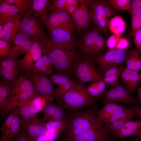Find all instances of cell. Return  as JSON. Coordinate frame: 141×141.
I'll return each instance as SVG.
<instances>
[{
  "label": "cell",
  "mask_w": 141,
  "mask_h": 141,
  "mask_svg": "<svg viewBox=\"0 0 141 141\" xmlns=\"http://www.w3.org/2000/svg\"><path fill=\"white\" fill-rule=\"evenodd\" d=\"M98 107L95 105L84 110H70L66 113L64 129L59 135L65 140L76 137L97 125L95 123Z\"/></svg>",
  "instance_id": "cell-1"
},
{
  "label": "cell",
  "mask_w": 141,
  "mask_h": 141,
  "mask_svg": "<svg viewBox=\"0 0 141 141\" xmlns=\"http://www.w3.org/2000/svg\"><path fill=\"white\" fill-rule=\"evenodd\" d=\"M43 53L51 59L54 73L72 78L74 64L79 55L76 49H64L50 43L48 39L43 44Z\"/></svg>",
  "instance_id": "cell-2"
},
{
  "label": "cell",
  "mask_w": 141,
  "mask_h": 141,
  "mask_svg": "<svg viewBox=\"0 0 141 141\" xmlns=\"http://www.w3.org/2000/svg\"><path fill=\"white\" fill-rule=\"evenodd\" d=\"M38 96L32 82L22 72L12 85L10 100L5 110L2 112V116L4 117L15 107L31 102Z\"/></svg>",
  "instance_id": "cell-3"
},
{
  "label": "cell",
  "mask_w": 141,
  "mask_h": 141,
  "mask_svg": "<svg viewBox=\"0 0 141 141\" xmlns=\"http://www.w3.org/2000/svg\"><path fill=\"white\" fill-rule=\"evenodd\" d=\"M72 76L74 80L83 85L88 82L102 81L103 78V74L93 60L81 55L74 64Z\"/></svg>",
  "instance_id": "cell-4"
},
{
  "label": "cell",
  "mask_w": 141,
  "mask_h": 141,
  "mask_svg": "<svg viewBox=\"0 0 141 141\" xmlns=\"http://www.w3.org/2000/svg\"><path fill=\"white\" fill-rule=\"evenodd\" d=\"M74 80L73 86L63 98L65 108L68 111L79 110L95 105L96 99L89 95L85 85Z\"/></svg>",
  "instance_id": "cell-5"
},
{
  "label": "cell",
  "mask_w": 141,
  "mask_h": 141,
  "mask_svg": "<svg viewBox=\"0 0 141 141\" xmlns=\"http://www.w3.org/2000/svg\"><path fill=\"white\" fill-rule=\"evenodd\" d=\"M24 71L32 82L38 96H46L55 99L56 89L49 75L38 73L31 68Z\"/></svg>",
  "instance_id": "cell-6"
},
{
  "label": "cell",
  "mask_w": 141,
  "mask_h": 141,
  "mask_svg": "<svg viewBox=\"0 0 141 141\" xmlns=\"http://www.w3.org/2000/svg\"><path fill=\"white\" fill-rule=\"evenodd\" d=\"M126 54L125 50L114 49L99 55L93 61L103 75L109 68L122 65Z\"/></svg>",
  "instance_id": "cell-7"
},
{
  "label": "cell",
  "mask_w": 141,
  "mask_h": 141,
  "mask_svg": "<svg viewBox=\"0 0 141 141\" xmlns=\"http://www.w3.org/2000/svg\"><path fill=\"white\" fill-rule=\"evenodd\" d=\"M22 19L21 30L25 33L43 43L47 40L43 26L36 16L25 13Z\"/></svg>",
  "instance_id": "cell-8"
},
{
  "label": "cell",
  "mask_w": 141,
  "mask_h": 141,
  "mask_svg": "<svg viewBox=\"0 0 141 141\" xmlns=\"http://www.w3.org/2000/svg\"><path fill=\"white\" fill-rule=\"evenodd\" d=\"M102 96L104 105L110 102L122 103L133 107L139 102L119 83L113 88L105 91Z\"/></svg>",
  "instance_id": "cell-9"
},
{
  "label": "cell",
  "mask_w": 141,
  "mask_h": 141,
  "mask_svg": "<svg viewBox=\"0 0 141 141\" xmlns=\"http://www.w3.org/2000/svg\"><path fill=\"white\" fill-rule=\"evenodd\" d=\"M22 71V59L13 57L0 60V75L11 85L16 81Z\"/></svg>",
  "instance_id": "cell-10"
},
{
  "label": "cell",
  "mask_w": 141,
  "mask_h": 141,
  "mask_svg": "<svg viewBox=\"0 0 141 141\" xmlns=\"http://www.w3.org/2000/svg\"><path fill=\"white\" fill-rule=\"evenodd\" d=\"M50 36L48 37L50 43L61 48L68 50L76 49L77 44L68 30L61 28L52 29L48 32Z\"/></svg>",
  "instance_id": "cell-11"
},
{
  "label": "cell",
  "mask_w": 141,
  "mask_h": 141,
  "mask_svg": "<svg viewBox=\"0 0 141 141\" xmlns=\"http://www.w3.org/2000/svg\"><path fill=\"white\" fill-rule=\"evenodd\" d=\"M44 26L48 32L54 28H61L73 33L76 28L72 16L64 11L50 12Z\"/></svg>",
  "instance_id": "cell-12"
},
{
  "label": "cell",
  "mask_w": 141,
  "mask_h": 141,
  "mask_svg": "<svg viewBox=\"0 0 141 141\" xmlns=\"http://www.w3.org/2000/svg\"><path fill=\"white\" fill-rule=\"evenodd\" d=\"M114 137L103 125H97L73 138L62 141H111Z\"/></svg>",
  "instance_id": "cell-13"
},
{
  "label": "cell",
  "mask_w": 141,
  "mask_h": 141,
  "mask_svg": "<svg viewBox=\"0 0 141 141\" xmlns=\"http://www.w3.org/2000/svg\"><path fill=\"white\" fill-rule=\"evenodd\" d=\"M22 125L26 130L28 141H35L38 137L46 135L47 132L45 123L38 116L22 121Z\"/></svg>",
  "instance_id": "cell-14"
},
{
  "label": "cell",
  "mask_w": 141,
  "mask_h": 141,
  "mask_svg": "<svg viewBox=\"0 0 141 141\" xmlns=\"http://www.w3.org/2000/svg\"><path fill=\"white\" fill-rule=\"evenodd\" d=\"M52 0H30L25 13L36 16L44 26L50 13Z\"/></svg>",
  "instance_id": "cell-15"
},
{
  "label": "cell",
  "mask_w": 141,
  "mask_h": 141,
  "mask_svg": "<svg viewBox=\"0 0 141 141\" xmlns=\"http://www.w3.org/2000/svg\"><path fill=\"white\" fill-rule=\"evenodd\" d=\"M91 0H81L80 5L72 16L76 28L78 31L86 30L88 28L91 19L89 7Z\"/></svg>",
  "instance_id": "cell-16"
},
{
  "label": "cell",
  "mask_w": 141,
  "mask_h": 141,
  "mask_svg": "<svg viewBox=\"0 0 141 141\" xmlns=\"http://www.w3.org/2000/svg\"><path fill=\"white\" fill-rule=\"evenodd\" d=\"M99 30L96 27L93 28L86 31L82 36L77 46L81 55L92 60L93 51L96 40L100 34Z\"/></svg>",
  "instance_id": "cell-17"
},
{
  "label": "cell",
  "mask_w": 141,
  "mask_h": 141,
  "mask_svg": "<svg viewBox=\"0 0 141 141\" xmlns=\"http://www.w3.org/2000/svg\"><path fill=\"white\" fill-rule=\"evenodd\" d=\"M50 76L52 83L58 85L55 94L57 103L64 105L63 97L73 86L74 80L72 78L63 75L52 73Z\"/></svg>",
  "instance_id": "cell-18"
},
{
  "label": "cell",
  "mask_w": 141,
  "mask_h": 141,
  "mask_svg": "<svg viewBox=\"0 0 141 141\" xmlns=\"http://www.w3.org/2000/svg\"><path fill=\"white\" fill-rule=\"evenodd\" d=\"M31 37L24 33L21 30L16 35L12 44L10 54L8 57H17L26 53L32 44Z\"/></svg>",
  "instance_id": "cell-19"
},
{
  "label": "cell",
  "mask_w": 141,
  "mask_h": 141,
  "mask_svg": "<svg viewBox=\"0 0 141 141\" xmlns=\"http://www.w3.org/2000/svg\"><path fill=\"white\" fill-rule=\"evenodd\" d=\"M51 100L48 101L42 110L43 121L47 122L56 121H65L67 118L64 105L55 103Z\"/></svg>",
  "instance_id": "cell-20"
},
{
  "label": "cell",
  "mask_w": 141,
  "mask_h": 141,
  "mask_svg": "<svg viewBox=\"0 0 141 141\" xmlns=\"http://www.w3.org/2000/svg\"><path fill=\"white\" fill-rule=\"evenodd\" d=\"M43 54L42 43L33 38L30 49L22 59L23 71L33 66Z\"/></svg>",
  "instance_id": "cell-21"
},
{
  "label": "cell",
  "mask_w": 141,
  "mask_h": 141,
  "mask_svg": "<svg viewBox=\"0 0 141 141\" xmlns=\"http://www.w3.org/2000/svg\"><path fill=\"white\" fill-rule=\"evenodd\" d=\"M119 69L122 81L126 89L130 94L134 92L141 81L138 72L120 65Z\"/></svg>",
  "instance_id": "cell-22"
},
{
  "label": "cell",
  "mask_w": 141,
  "mask_h": 141,
  "mask_svg": "<svg viewBox=\"0 0 141 141\" xmlns=\"http://www.w3.org/2000/svg\"><path fill=\"white\" fill-rule=\"evenodd\" d=\"M22 16L20 14L4 24L0 33V39H2L12 44L16 35L21 30Z\"/></svg>",
  "instance_id": "cell-23"
},
{
  "label": "cell",
  "mask_w": 141,
  "mask_h": 141,
  "mask_svg": "<svg viewBox=\"0 0 141 141\" xmlns=\"http://www.w3.org/2000/svg\"><path fill=\"white\" fill-rule=\"evenodd\" d=\"M124 105L114 102H110L104 105L97 113L95 123L97 125H103L104 121L115 114L128 109Z\"/></svg>",
  "instance_id": "cell-24"
},
{
  "label": "cell",
  "mask_w": 141,
  "mask_h": 141,
  "mask_svg": "<svg viewBox=\"0 0 141 141\" xmlns=\"http://www.w3.org/2000/svg\"><path fill=\"white\" fill-rule=\"evenodd\" d=\"M90 12L103 17L109 21L113 14L112 8L103 0H91Z\"/></svg>",
  "instance_id": "cell-25"
},
{
  "label": "cell",
  "mask_w": 141,
  "mask_h": 141,
  "mask_svg": "<svg viewBox=\"0 0 141 141\" xmlns=\"http://www.w3.org/2000/svg\"><path fill=\"white\" fill-rule=\"evenodd\" d=\"M141 126V121H130L126 123L119 130L112 135L116 138L123 139L134 136Z\"/></svg>",
  "instance_id": "cell-26"
},
{
  "label": "cell",
  "mask_w": 141,
  "mask_h": 141,
  "mask_svg": "<svg viewBox=\"0 0 141 141\" xmlns=\"http://www.w3.org/2000/svg\"><path fill=\"white\" fill-rule=\"evenodd\" d=\"M19 10L14 5L0 0V22L5 24L19 14Z\"/></svg>",
  "instance_id": "cell-27"
},
{
  "label": "cell",
  "mask_w": 141,
  "mask_h": 141,
  "mask_svg": "<svg viewBox=\"0 0 141 141\" xmlns=\"http://www.w3.org/2000/svg\"><path fill=\"white\" fill-rule=\"evenodd\" d=\"M125 61L128 69L138 72L141 70V54L136 48L127 52Z\"/></svg>",
  "instance_id": "cell-28"
},
{
  "label": "cell",
  "mask_w": 141,
  "mask_h": 141,
  "mask_svg": "<svg viewBox=\"0 0 141 141\" xmlns=\"http://www.w3.org/2000/svg\"><path fill=\"white\" fill-rule=\"evenodd\" d=\"M12 85L5 79L0 80V109L2 112L6 109L10 100Z\"/></svg>",
  "instance_id": "cell-29"
},
{
  "label": "cell",
  "mask_w": 141,
  "mask_h": 141,
  "mask_svg": "<svg viewBox=\"0 0 141 141\" xmlns=\"http://www.w3.org/2000/svg\"><path fill=\"white\" fill-rule=\"evenodd\" d=\"M30 68L38 73L46 75H50L53 72L52 61L48 56L44 53Z\"/></svg>",
  "instance_id": "cell-30"
},
{
  "label": "cell",
  "mask_w": 141,
  "mask_h": 141,
  "mask_svg": "<svg viewBox=\"0 0 141 141\" xmlns=\"http://www.w3.org/2000/svg\"><path fill=\"white\" fill-rule=\"evenodd\" d=\"M66 123L64 121H56L45 123L47 130L46 135L48 137L55 139L59 137L63 131Z\"/></svg>",
  "instance_id": "cell-31"
},
{
  "label": "cell",
  "mask_w": 141,
  "mask_h": 141,
  "mask_svg": "<svg viewBox=\"0 0 141 141\" xmlns=\"http://www.w3.org/2000/svg\"><path fill=\"white\" fill-rule=\"evenodd\" d=\"M31 102L23 104L16 107L18 114L22 121L35 116L39 112L32 105Z\"/></svg>",
  "instance_id": "cell-32"
},
{
  "label": "cell",
  "mask_w": 141,
  "mask_h": 141,
  "mask_svg": "<svg viewBox=\"0 0 141 141\" xmlns=\"http://www.w3.org/2000/svg\"><path fill=\"white\" fill-rule=\"evenodd\" d=\"M108 28L113 34L120 35L125 31L126 25L121 16L118 15L110 19L109 23Z\"/></svg>",
  "instance_id": "cell-33"
},
{
  "label": "cell",
  "mask_w": 141,
  "mask_h": 141,
  "mask_svg": "<svg viewBox=\"0 0 141 141\" xmlns=\"http://www.w3.org/2000/svg\"><path fill=\"white\" fill-rule=\"evenodd\" d=\"M105 83L103 80L93 82L86 86L89 95L95 99L101 96L105 91Z\"/></svg>",
  "instance_id": "cell-34"
},
{
  "label": "cell",
  "mask_w": 141,
  "mask_h": 141,
  "mask_svg": "<svg viewBox=\"0 0 141 141\" xmlns=\"http://www.w3.org/2000/svg\"><path fill=\"white\" fill-rule=\"evenodd\" d=\"M135 116L131 107L118 113L104 121L103 124H109L121 120H132Z\"/></svg>",
  "instance_id": "cell-35"
},
{
  "label": "cell",
  "mask_w": 141,
  "mask_h": 141,
  "mask_svg": "<svg viewBox=\"0 0 141 141\" xmlns=\"http://www.w3.org/2000/svg\"><path fill=\"white\" fill-rule=\"evenodd\" d=\"M19 116L18 115L15 116L9 132L5 134L2 135V137L12 138L18 134L22 128V120Z\"/></svg>",
  "instance_id": "cell-36"
},
{
  "label": "cell",
  "mask_w": 141,
  "mask_h": 141,
  "mask_svg": "<svg viewBox=\"0 0 141 141\" xmlns=\"http://www.w3.org/2000/svg\"><path fill=\"white\" fill-rule=\"evenodd\" d=\"M17 115H19L17 108L16 107L11 111L5 121L1 124L0 130L2 135L5 134L8 132L14 118Z\"/></svg>",
  "instance_id": "cell-37"
},
{
  "label": "cell",
  "mask_w": 141,
  "mask_h": 141,
  "mask_svg": "<svg viewBox=\"0 0 141 141\" xmlns=\"http://www.w3.org/2000/svg\"><path fill=\"white\" fill-rule=\"evenodd\" d=\"M131 1L130 0H108L107 2L111 8L119 11L129 10Z\"/></svg>",
  "instance_id": "cell-38"
},
{
  "label": "cell",
  "mask_w": 141,
  "mask_h": 141,
  "mask_svg": "<svg viewBox=\"0 0 141 141\" xmlns=\"http://www.w3.org/2000/svg\"><path fill=\"white\" fill-rule=\"evenodd\" d=\"M54 99L51 97L46 96H41L35 98L31 102L32 105L37 109L40 112L42 111L48 102Z\"/></svg>",
  "instance_id": "cell-39"
},
{
  "label": "cell",
  "mask_w": 141,
  "mask_h": 141,
  "mask_svg": "<svg viewBox=\"0 0 141 141\" xmlns=\"http://www.w3.org/2000/svg\"><path fill=\"white\" fill-rule=\"evenodd\" d=\"M67 6L66 0H52L50 12L61 11H67Z\"/></svg>",
  "instance_id": "cell-40"
},
{
  "label": "cell",
  "mask_w": 141,
  "mask_h": 141,
  "mask_svg": "<svg viewBox=\"0 0 141 141\" xmlns=\"http://www.w3.org/2000/svg\"><path fill=\"white\" fill-rule=\"evenodd\" d=\"M7 41L0 39V60L7 58L9 55L11 47Z\"/></svg>",
  "instance_id": "cell-41"
},
{
  "label": "cell",
  "mask_w": 141,
  "mask_h": 141,
  "mask_svg": "<svg viewBox=\"0 0 141 141\" xmlns=\"http://www.w3.org/2000/svg\"><path fill=\"white\" fill-rule=\"evenodd\" d=\"M132 16V28L129 36L130 39L133 36L135 32L141 28V15Z\"/></svg>",
  "instance_id": "cell-42"
},
{
  "label": "cell",
  "mask_w": 141,
  "mask_h": 141,
  "mask_svg": "<svg viewBox=\"0 0 141 141\" xmlns=\"http://www.w3.org/2000/svg\"><path fill=\"white\" fill-rule=\"evenodd\" d=\"M129 10L132 15H141V0H131Z\"/></svg>",
  "instance_id": "cell-43"
},
{
  "label": "cell",
  "mask_w": 141,
  "mask_h": 141,
  "mask_svg": "<svg viewBox=\"0 0 141 141\" xmlns=\"http://www.w3.org/2000/svg\"><path fill=\"white\" fill-rule=\"evenodd\" d=\"M30 0H15L14 3L17 8L19 13L22 16L25 14Z\"/></svg>",
  "instance_id": "cell-44"
},
{
  "label": "cell",
  "mask_w": 141,
  "mask_h": 141,
  "mask_svg": "<svg viewBox=\"0 0 141 141\" xmlns=\"http://www.w3.org/2000/svg\"><path fill=\"white\" fill-rule=\"evenodd\" d=\"M120 35L113 34L110 36L106 41V46L109 49H115L116 46L119 39Z\"/></svg>",
  "instance_id": "cell-45"
},
{
  "label": "cell",
  "mask_w": 141,
  "mask_h": 141,
  "mask_svg": "<svg viewBox=\"0 0 141 141\" xmlns=\"http://www.w3.org/2000/svg\"><path fill=\"white\" fill-rule=\"evenodd\" d=\"M120 75H114L103 77V81L105 84H111L110 89H112L119 83L118 80Z\"/></svg>",
  "instance_id": "cell-46"
},
{
  "label": "cell",
  "mask_w": 141,
  "mask_h": 141,
  "mask_svg": "<svg viewBox=\"0 0 141 141\" xmlns=\"http://www.w3.org/2000/svg\"><path fill=\"white\" fill-rule=\"evenodd\" d=\"M133 37L136 48L141 54V28L135 32Z\"/></svg>",
  "instance_id": "cell-47"
},
{
  "label": "cell",
  "mask_w": 141,
  "mask_h": 141,
  "mask_svg": "<svg viewBox=\"0 0 141 141\" xmlns=\"http://www.w3.org/2000/svg\"><path fill=\"white\" fill-rule=\"evenodd\" d=\"M130 45L128 40L125 38H120L116 46L115 49L124 50Z\"/></svg>",
  "instance_id": "cell-48"
},
{
  "label": "cell",
  "mask_w": 141,
  "mask_h": 141,
  "mask_svg": "<svg viewBox=\"0 0 141 141\" xmlns=\"http://www.w3.org/2000/svg\"><path fill=\"white\" fill-rule=\"evenodd\" d=\"M14 141H28L27 132L24 127L22 126L21 130L15 137Z\"/></svg>",
  "instance_id": "cell-49"
},
{
  "label": "cell",
  "mask_w": 141,
  "mask_h": 141,
  "mask_svg": "<svg viewBox=\"0 0 141 141\" xmlns=\"http://www.w3.org/2000/svg\"><path fill=\"white\" fill-rule=\"evenodd\" d=\"M114 75H120L119 68L117 67H113L107 70L103 74V77Z\"/></svg>",
  "instance_id": "cell-50"
},
{
  "label": "cell",
  "mask_w": 141,
  "mask_h": 141,
  "mask_svg": "<svg viewBox=\"0 0 141 141\" xmlns=\"http://www.w3.org/2000/svg\"><path fill=\"white\" fill-rule=\"evenodd\" d=\"M134 113L135 117H138L141 118V106L138 104L131 107Z\"/></svg>",
  "instance_id": "cell-51"
},
{
  "label": "cell",
  "mask_w": 141,
  "mask_h": 141,
  "mask_svg": "<svg viewBox=\"0 0 141 141\" xmlns=\"http://www.w3.org/2000/svg\"><path fill=\"white\" fill-rule=\"evenodd\" d=\"M77 7L74 5H68V4L67 11L70 14L72 17Z\"/></svg>",
  "instance_id": "cell-52"
},
{
  "label": "cell",
  "mask_w": 141,
  "mask_h": 141,
  "mask_svg": "<svg viewBox=\"0 0 141 141\" xmlns=\"http://www.w3.org/2000/svg\"><path fill=\"white\" fill-rule=\"evenodd\" d=\"M80 0H66L67 3L68 5H73L78 7V5Z\"/></svg>",
  "instance_id": "cell-53"
},
{
  "label": "cell",
  "mask_w": 141,
  "mask_h": 141,
  "mask_svg": "<svg viewBox=\"0 0 141 141\" xmlns=\"http://www.w3.org/2000/svg\"><path fill=\"white\" fill-rule=\"evenodd\" d=\"M134 136L137 141L141 140V126L138 132Z\"/></svg>",
  "instance_id": "cell-54"
},
{
  "label": "cell",
  "mask_w": 141,
  "mask_h": 141,
  "mask_svg": "<svg viewBox=\"0 0 141 141\" xmlns=\"http://www.w3.org/2000/svg\"><path fill=\"white\" fill-rule=\"evenodd\" d=\"M15 137L12 138L1 137L0 141H14Z\"/></svg>",
  "instance_id": "cell-55"
},
{
  "label": "cell",
  "mask_w": 141,
  "mask_h": 141,
  "mask_svg": "<svg viewBox=\"0 0 141 141\" xmlns=\"http://www.w3.org/2000/svg\"><path fill=\"white\" fill-rule=\"evenodd\" d=\"M137 91L138 94L137 99L139 102H141V87L137 89Z\"/></svg>",
  "instance_id": "cell-56"
},
{
  "label": "cell",
  "mask_w": 141,
  "mask_h": 141,
  "mask_svg": "<svg viewBox=\"0 0 141 141\" xmlns=\"http://www.w3.org/2000/svg\"><path fill=\"white\" fill-rule=\"evenodd\" d=\"M139 74V76H140V81H141V73H140V74Z\"/></svg>",
  "instance_id": "cell-57"
},
{
  "label": "cell",
  "mask_w": 141,
  "mask_h": 141,
  "mask_svg": "<svg viewBox=\"0 0 141 141\" xmlns=\"http://www.w3.org/2000/svg\"><path fill=\"white\" fill-rule=\"evenodd\" d=\"M111 141H115V140H114L113 139V140H111Z\"/></svg>",
  "instance_id": "cell-58"
}]
</instances>
